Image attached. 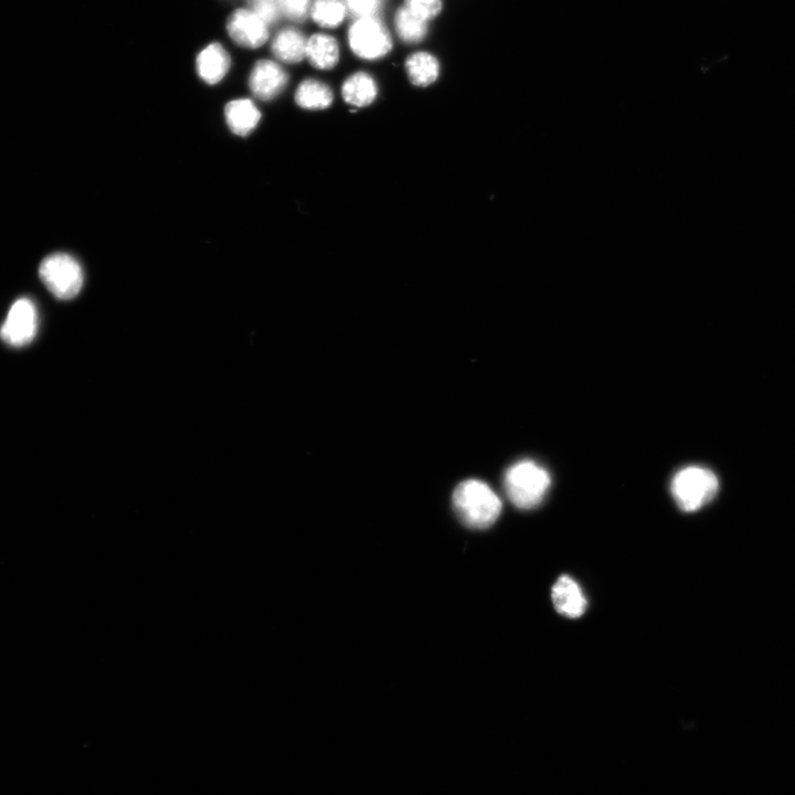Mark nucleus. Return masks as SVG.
<instances>
[{
  "instance_id": "f257e3e1",
  "label": "nucleus",
  "mask_w": 795,
  "mask_h": 795,
  "mask_svg": "<svg viewBox=\"0 0 795 795\" xmlns=\"http://www.w3.org/2000/svg\"><path fill=\"white\" fill-rule=\"evenodd\" d=\"M452 503L460 521L472 529L491 527L503 508L501 498L489 485L479 480L459 484L453 493Z\"/></svg>"
},
{
  "instance_id": "f03ea898",
  "label": "nucleus",
  "mask_w": 795,
  "mask_h": 795,
  "mask_svg": "<svg viewBox=\"0 0 795 795\" xmlns=\"http://www.w3.org/2000/svg\"><path fill=\"white\" fill-rule=\"evenodd\" d=\"M551 483L549 473L533 461H521L505 473L507 497L519 510H533L545 500Z\"/></svg>"
},
{
  "instance_id": "7ed1b4c3",
  "label": "nucleus",
  "mask_w": 795,
  "mask_h": 795,
  "mask_svg": "<svg viewBox=\"0 0 795 795\" xmlns=\"http://www.w3.org/2000/svg\"><path fill=\"white\" fill-rule=\"evenodd\" d=\"M671 489L678 507L692 513L714 500L719 483L712 471L701 466H688L674 476Z\"/></svg>"
},
{
  "instance_id": "20e7f679",
  "label": "nucleus",
  "mask_w": 795,
  "mask_h": 795,
  "mask_svg": "<svg viewBox=\"0 0 795 795\" xmlns=\"http://www.w3.org/2000/svg\"><path fill=\"white\" fill-rule=\"evenodd\" d=\"M347 42L353 55L365 61L384 59L394 48L390 31L376 16L356 18L348 28Z\"/></svg>"
},
{
  "instance_id": "39448f33",
  "label": "nucleus",
  "mask_w": 795,
  "mask_h": 795,
  "mask_svg": "<svg viewBox=\"0 0 795 795\" xmlns=\"http://www.w3.org/2000/svg\"><path fill=\"white\" fill-rule=\"evenodd\" d=\"M40 279L46 288L59 300H72L83 286V271L80 263L66 253H56L41 262Z\"/></svg>"
},
{
  "instance_id": "423d86ee",
  "label": "nucleus",
  "mask_w": 795,
  "mask_h": 795,
  "mask_svg": "<svg viewBox=\"0 0 795 795\" xmlns=\"http://www.w3.org/2000/svg\"><path fill=\"white\" fill-rule=\"evenodd\" d=\"M37 327L38 316L35 304L28 299H20L9 310L0 330V337L10 346H25L34 341Z\"/></svg>"
},
{
  "instance_id": "0eeeda50",
  "label": "nucleus",
  "mask_w": 795,
  "mask_h": 795,
  "mask_svg": "<svg viewBox=\"0 0 795 795\" xmlns=\"http://www.w3.org/2000/svg\"><path fill=\"white\" fill-rule=\"evenodd\" d=\"M230 38L238 46L257 49L269 39V25L252 9L241 8L233 13L227 24Z\"/></svg>"
},
{
  "instance_id": "6e6552de",
  "label": "nucleus",
  "mask_w": 795,
  "mask_h": 795,
  "mask_svg": "<svg viewBox=\"0 0 795 795\" xmlns=\"http://www.w3.org/2000/svg\"><path fill=\"white\" fill-rule=\"evenodd\" d=\"M289 83V74L280 63L273 60H260L254 65L249 87L254 97L270 101L278 98Z\"/></svg>"
},
{
  "instance_id": "1a4fd4ad",
  "label": "nucleus",
  "mask_w": 795,
  "mask_h": 795,
  "mask_svg": "<svg viewBox=\"0 0 795 795\" xmlns=\"http://www.w3.org/2000/svg\"><path fill=\"white\" fill-rule=\"evenodd\" d=\"M231 60L228 51L218 42H212L205 49L201 50L197 60L196 68L201 80L214 86L225 79L229 72Z\"/></svg>"
},
{
  "instance_id": "9d476101",
  "label": "nucleus",
  "mask_w": 795,
  "mask_h": 795,
  "mask_svg": "<svg viewBox=\"0 0 795 795\" xmlns=\"http://www.w3.org/2000/svg\"><path fill=\"white\" fill-rule=\"evenodd\" d=\"M305 60L317 70L331 71L341 60V46L334 36L316 33L307 38Z\"/></svg>"
},
{
  "instance_id": "9b49d317",
  "label": "nucleus",
  "mask_w": 795,
  "mask_h": 795,
  "mask_svg": "<svg viewBox=\"0 0 795 795\" xmlns=\"http://www.w3.org/2000/svg\"><path fill=\"white\" fill-rule=\"evenodd\" d=\"M556 610L563 616L576 619L587 609V599L583 596L578 583L568 576L558 579L551 592Z\"/></svg>"
},
{
  "instance_id": "f8f14e48",
  "label": "nucleus",
  "mask_w": 795,
  "mask_h": 795,
  "mask_svg": "<svg viewBox=\"0 0 795 795\" xmlns=\"http://www.w3.org/2000/svg\"><path fill=\"white\" fill-rule=\"evenodd\" d=\"M409 81L417 88H428L440 77L441 65L436 55L429 51L412 52L405 61Z\"/></svg>"
},
{
  "instance_id": "ddd939ff",
  "label": "nucleus",
  "mask_w": 795,
  "mask_h": 795,
  "mask_svg": "<svg viewBox=\"0 0 795 795\" xmlns=\"http://www.w3.org/2000/svg\"><path fill=\"white\" fill-rule=\"evenodd\" d=\"M307 38L299 29L286 28L275 36L272 52L278 61L288 65H298L306 57Z\"/></svg>"
},
{
  "instance_id": "4468645a",
  "label": "nucleus",
  "mask_w": 795,
  "mask_h": 795,
  "mask_svg": "<svg viewBox=\"0 0 795 795\" xmlns=\"http://www.w3.org/2000/svg\"><path fill=\"white\" fill-rule=\"evenodd\" d=\"M342 95L347 104L365 108L377 99V82L365 71L355 72L344 81Z\"/></svg>"
},
{
  "instance_id": "2eb2a0df",
  "label": "nucleus",
  "mask_w": 795,
  "mask_h": 795,
  "mask_svg": "<svg viewBox=\"0 0 795 795\" xmlns=\"http://www.w3.org/2000/svg\"><path fill=\"white\" fill-rule=\"evenodd\" d=\"M226 121L232 133L248 136L261 120V113L251 100L231 101L226 106Z\"/></svg>"
},
{
  "instance_id": "dca6fc26",
  "label": "nucleus",
  "mask_w": 795,
  "mask_h": 795,
  "mask_svg": "<svg viewBox=\"0 0 795 795\" xmlns=\"http://www.w3.org/2000/svg\"><path fill=\"white\" fill-rule=\"evenodd\" d=\"M428 21L410 12L404 5L397 8L394 16V28L398 39L404 45L417 46L422 44L429 35Z\"/></svg>"
},
{
  "instance_id": "f3484780",
  "label": "nucleus",
  "mask_w": 795,
  "mask_h": 795,
  "mask_svg": "<svg viewBox=\"0 0 795 795\" xmlns=\"http://www.w3.org/2000/svg\"><path fill=\"white\" fill-rule=\"evenodd\" d=\"M295 102L300 108L311 111L325 110L334 102L330 86L316 79L304 80L295 92Z\"/></svg>"
},
{
  "instance_id": "a211bd4d",
  "label": "nucleus",
  "mask_w": 795,
  "mask_h": 795,
  "mask_svg": "<svg viewBox=\"0 0 795 795\" xmlns=\"http://www.w3.org/2000/svg\"><path fill=\"white\" fill-rule=\"evenodd\" d=\"M347 14L344 0H315L312 3L310 18L318 27L333 30L344 24Z\"/></svg>"
},
{
  "instance_id": "6ab92c4d",
  "label": "nucleus",
  "mask_w": 795,
  "mask_h": 795,
  "mask_svg": "<svg viewBox=\"0 0 795 795\" xmlns=\"http://www.w3.org/2000/svg\"><path fill=\"white\" fill-rule=\"evenodd\" d=\"M402 5L428 23L438 18L443 12V0H404Z\"/></svg>"
},
{
  "instance_id": "aec40b11",
  "label": "nucleus",
  "mask_w": 795,
  "mask_h": 795,
  "mask_svg": "<svg viewBox=\"0 0 795 795\" xmlns=\"http://www.w3.org/2000/svg\"><path fill=\"white\" fill-rule=\"evenodd\" d=\"M280 13L290 20L301 23L310 17L311 0H278Z\"/></svg>"
},
{
  "instance_id": "412c9836",
  "label": "nucleus",
  "mask_w": 795,
  "mask_h": 795,
  "mask_svg": "<svg viewBox=\"0 0 795 795\" xmlns=\"http://www.w3.org/2000/svg\"><path fill=\"white\" fill-rule=\"evenodd\" d=\"M348 13L356 18L374 17L378 12L381 0H344Z\"/></svg>"
},
{
  "instance_id": "4be33fe9",
  "label": "nucleus",
  "mask_w": 795,
  "mask_h": 795,
  "mask_svg": "<svg viewBox=\"0 0 795 795\" xmlns=\"http://www.w3.org/2000/svg\"><path fill=\"white\" fill-rule=\"evenodd\" d=\"M252 10L268 25L275 23L281 14L278 0H254Z\"/></svg>"
}]
</instances>
